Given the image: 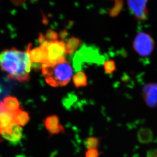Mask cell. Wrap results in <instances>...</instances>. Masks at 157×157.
I'll return each instance as SVG.
<instances>
[{"mask_svg": "<svg viewBox=\"0 0 157 157\" xmlns=\"http://www.w3.org/2000/svg\"><path fill=\"white\" fill-rule=\"evenodd\" d=\"M31 64L27 50L21 51L12 48L0 53V67L7 73L8 78L21 83L29 81Z\"/></svg>", "mask_w": 157, "mask_h": 157, "instance_id": "cell-1", "label": "cell"}, {"mask_svg": "<svg viewBox=\"0 0 157 157\" xmlns=\"http://www.w3.org/2000/svg\"><path fill=\"white\" fill-rule=\"evenodd\" d=\"M41 71L45 82L54 87L66 86L73 74V68L66 59L54 65L42 64Z\"/></svg>", "mask_w": 157, "mask_h": 157, "instance_id": "cell-2", "label": "cell"}, {"mask_svg": "<svg viewBox=\"0 0 157 157\" xmlns=\"http://www.w3.org/2000/svg\"><path fill=\"white\" fill-rule=\"evenodd\" d=\"M47 65H54L65 60L67 55L65 43L62 40L50 41L46 48Z\"/></svg>", "mask_w": 157, "mask_h": 157, "instance_id": "cell-3", "label": "cell"}, {"mask_svg": "<svg viewBox=\"0 0 157 157\" xmlns=\"http://www.w3.org/2000/svg\"><path fill=\"white\" fill-rule=\"evenodd\" d=\"M155 41L151 35L145 32H140L133 41V48L141 57H147L151 54L155 49Z\"/></svg>", "mask_w": 157, "mask_h": 157, "instance_id": "cell-4", "label": "cell"}, {"mask_svg": "<svg viewBox=\"0 0 157 157\" xmlns=\"http://www.w3.org/2000/svg\"><path fill=\"white\" fill-rule=\"evenodd\" d=\"M127 1L129 10L136 20L144 21L147 19L148 0H127Z\"/></svg>", "mask_w": 157, "mask_h": 157, "instance_id": "cell-5", "label": "cell"}, {"mask_svg": "<svg viewBox=\"0 0 157 157\" xmlns=\"http://www.w3.org/2000/svg\"><path fill=\"white\" fill-rule=\"evenodd\" d=\"M142 96L148 107L157 106V83H147L143 87Z\"/></svg>", "mask_w": 157, "mask_h": 157, "instance_id": "cell-6", "label": "cell"}, {"mask_svg": "<svg viewBox=\"0 0 157 157\" xmlns=\"http://www.w3.org/2000/svg\"><path fill=\"white\" fill-rule=\"evenodd\" d=\"M13 124V113L8 111L3 101H0V134L9 131Z\"/></svg>", "mask_w": 157, "mask_h": 157, "instance_id": "cell-7", "label": "cell"}, {"mask_svg": "<svg viewBox=\"0 0 157 157\" xmlns=\"http://www.w3.org/2000/svg\"><path fill=\"white\" fill-rule=\"evenodd\" d=\"M31 48L32 44H29L27 48L31 62L36 63H45L47 58L46 48L40 46L33 48Z\"/></svg>", "mask_w": 157, "mask_h": 157, "instance_id": "cell-8", "label": "cell"}, {"mask_svg": "<svg viewBox=\"0 0 157 157\" xmlns=\"http://www.w3.org/2000/svg\"><path fill=\"white\" fill-rule=\"evenodd\" d=\"M44 124L51 135L65 132L63 127L60 124L59 118L57 115L48 116L44 121Z\"/></svg>", "mask_w": 157, "mask_h": 157, "instance_id": "cell-9", "label": "cell"}, {"mask_svg": "<svg viewBox=\"0 0 157 157\" xmlns=\"http://www.w3.org/2000/svg\"><path fill=\"white\" fill-rule=\"evenodd\" d=\"M1 135L11 144H18L23 137V128L20 125L13 124L9 131L2 133Z\"/></svg>", "mask_w": 157, "mask_h": 157, "instance_id": "cell-10", "label": "cell"}, {"mask_svg": "<svg viewBox=\"0 0 157 157\" xmlns=\"http://www.w3.org/2000/svg\"><path fill=\"white\" fill-rule=\"evenodd\" d=\"M14 124L23 127L26 125L30 121L29 113L24 110L23 108H20L13 114Z\"/></svg>", "mask_w": 157, "mask_h": 157, "instance_id": "cell-11", "label": "cell"}, {"mask_svg": "<svg viewBox=\"0 0 157 157\" xmlns=\"http://www.w3.org/2000/svg\"><path fill=\"white\" fill-rule=\"evenodd\" d=\"M3 103L5 109L11 113L13 114L21 107L17 98L11 95L5 97Z\"/></svg>", "mask_w": 157, "mask_h": 157, "instance_id": "cell-12", "label": "cell"}, {"mask_svg": "<svg viewBox=\"0 0 157 157\" xmlns=\"http://www.w3.org/2000/svg\"><path fill=\"white\" fill-rule=\"evenodd\" d=\"M80 39L75 37H71L67 41L65 44L67 54H73L80 46Z\"/></svg>", "mask_w": 157, "mask_h": 157, "instance_id": "cell-13", "label": "cell"}, {"mask_svg": "<svg viewBox=\"0 0 157 157\" xmlns=\"http://www.w3.org/2000/svg\"><path fill=\"white\" fill-rule=\"evenodd\" d=\"M73 83L76 88L85 87L87 85V78L83 71H78L73 78Z\"/></svg>", "mask_w": 157, "mask_h": 157, "instance_id": "cell-14", "label": "cell"}, {"mask_svg": "<svg viewBox=\"0 0 157 157\" xmlns=\"http://www.w3.org/2000/svg\"><path fill=\"white\" fill-rule=\"evenodd\" d=\"M153 138V133L148 128H142L138 133V139L140 142L144 144L150 142Z\"/></svg>", "mask_w": 157, "mask_h": 157, "instance_id": "cell-15", "label": "cell"}, {"mask_svg": "<svg viewBox=\"0 0 157 157\" xmlns=\"http://www.w3.org/2000/svg\"><path fill=\"white\" fill-rule=\"evenodd\" d=\"M100 144V139L95 137H88L85 142V145L87 150L98 148Z\"/></svg>", "mask_w": 157, "mask_h": 157, "instance_id": "cell-16", "label": "cell"}, {"mask_svg": "<svg viewBox=\"0 0 157 157\" xmlns=\"http://www.w3.org/2000/svg\"><path fill=\"white\" fill-rule=\"evenodd\" d=\"M104 68L105 71L107 74H112L117 70L114 61L109 60L106 61L104 63Z\"/></svg>", "mask_w": 157, "mask_h": 157, "instance_id": "cell-17", "label": "cell"}, {"mask_svg": "<svg viewBox=\"0 0 157 157\" xmlns=\"http://www.w3.org/2000/svg\"><path fill=\"white\" fill-rule=\"evenodd\" d=\"M44 36L49 41L56 40L59 37V34L52 29L48 30Z\"/></svg>", "mask_w": 157, "mask_h": 157, "instance_id": "cell-18", "label": "cell"}, {"mask_svg": "<svg viewBox=\"0 0 157 157\" xmlns=\"http://www.w3.org/2000/svg\"><path fill=\"white\" fill-rule=\"evenodd\" d=\"M50 41L48 40L46 38L44 35L42 33L39 34L38 36V42H39L40 47L46 48L47 45Z\"/></svg>", "mask_w": 157, "mask_h": 157, "instance_id": "cell-19", "label": "cell"}, {"mask_svg": "<svg viewBox=\"0 0 157 157\" xmlns=\"http://www.w3.org/2000/svg\"><path fill=\"white\" fill-rule=\"evenodd\" d=\"M100 155V151L97 148L89 149L85 153V157H99Z\"/></svg>", "mask_w": 157, "mask_h": 157, "instance_id": "cell-20", "label": "cell"}, {"mask_svg": "<svg viewBox=\"0 0 157 157\" xmlns=\"http://www.w3.org/2000/svg\"><path fill=\"white\" fill-rule=\"evenodd\" d=\"M147 157H157V148L148 151Z\"/></svg>", "mask_w": 157, "mask_h": 157, "instance_id": "cell-21", "label": "cell"}]
</instances>
